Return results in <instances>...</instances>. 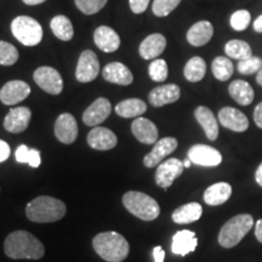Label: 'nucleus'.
Returning a JSON list of instances; mask_svg holds the SVG:
<instances>
[{
	"label": "nucleus",
	"mask_w": 262,
	"mask_h": 262,
	"mask_svg": "<svg viewBox=\"0 0 262 262\" xmlns=\"http://www.w3.org/2000/svg\"><path fill=\"white\" fill-rule=\"evenodd\" d=\"M181 96V90L176 84H165L156 88L149 93L148 101L153 107H163L173 103Z\"/></svg>",
	"instance_id": "19"
},
{
	"label": "nucleus",
	"mask_w": 262,
	"mask_h": 262,
	"mask_svg": "<svg viewBox=\"0 0 262 262\" xmlns=\"http://www.w3.org/2000/svg\"><path fill=\"white\" fill-rule=\"evenodd\" d=\"M237 67H238L239 73L244 75L254 74L262 68V58L251 56L247 58V60L239 61Z\"/></svg>",
	"instance_id": "40"
},
{
	"label": "nucleus",
	"mask_w": 262,
	"mask_h": 262,
	"mask_svg": "<svg viewBox=\"0 0 262 262\" xmlns=\"http://www.w3.org/2000/svg\"><path fill=\"white\" fill-rule=\"evenodd\" d=\"M118 139L116 134L107 127L95 126L88 134V143L91 148L97 150H110L117 146Z\"/></svg>",
	"instance_id": "17"
},
{
	"label": "nucleus",
	"mask_w": 262,
	"mask_h": 262,
	"mask_svg": "<svg viewBox=\"0 0 262 262\" xmlns=\"http://www.w3.org/2000/svg\"><path fill=\"white\" fill-rule=\"evenodd\" d=\"M250 12L247 10H238L232 14L231 19H229V24H231L232 28L237 32H243L249 27L250 25Z\"/></svg>",
	"instance_id": "38"
},
{
	"label": "nucleus",
	"mask_w": 262,
	"mask_h": 262,
	"mask_svg": "<svg viewBox=\"0 0 262 262\" xmlns=\"http://www.w3.org/2000/svg\"><path fill=\"white\" fill-rule=\"evenodd\" d=\"M206 73V63L202 57L194 56L189 58L187 63L185 66L183 74L185 78L191 83H198L203 78L205 77Z\"/></svg>",
	"instance_id": "31"
},
{
	"label": "nucleus",
	"mask_w": 262,
	"mask_h": 262,
	"mask_svg": "<svg viewBox=\"0 0 262 262\" xmlns=\"http://www.w3.org/2000/svg\"><path fill=\"white\" fill-rule=\"evenodd\" d=\"M254 226L253 216L241 214L232 217L222 226L219 233V243L226 249L233 248L242 242Z\"/></svg>",
	"instance_id": "5"
},
{
	"label": "nucleus",
	"mask_w": 262,
	"mask_h": 262,
	"mask_svg": "<svg viewBox=\"0 0 262 262\" xmlns=\"http://www.w3.org/2000/svg\"><path fill=\"white\" fill-rule=\"evenodd\" d=\"M22 2H24L26 5H31V6H34V5L42 4V3H44V2H47V0H22Z\"/></svg>",
	"instance_id": "48"
},
{
	"label": "nucleus",
	"mask_w": 262,
	"mask_h": 262,
	"mask_svg": "<svg viewBox=\"0 0 262 262\" xmlns=\"http://www.w3.org/2000/svg\"><path fill=\"white\" fill-rule=\"evenodd\" d=\"M66 204L54 196L41 195L33 199L26 208V215L29 220L38 224H48L61 220L66 215Z\"/></svg>",
	"instance_id": "3"
},
{
	"label": "nucleus",
	"mask_w": 262,
	"mask_h": 262,
	"mask_svg": "<svg viewBox=\"0 0 262 262\" xmlns=\"http://www.w3.org/2000/svg\"><path fill=\"white\" fill-rule=\"evenodd\" d=\"M130 9L134 14H142L149 5V0H129Z\"/></svg>",
	"instance_id": "41"
},
{
	"label": "nucleus",
	"mask_w": 262,
	"mask_h": 262,
	"mask_svg": "<svg viewBox=\"0 0 262 262\" xmlns=\"http://www.w3.org/2000/svg\"><path fill=\"white\" fill-rule=\"evenodd\" d=\"M234 66L232 63V61L228 57L219 56L212 61L211 70L212 74L217 80L220 81H227L229 78L232 77L234 71Z\"/></svg>",
	"instance_id": "33"
},
{
	"label": "nucleus",
	"mask_w": 262,
	"mask_h": 262,
	"mask_svg": "<svg viewBox=\"0 0 262 262\" xmlns=\"http://www.w3.org/2000/svg\"><path fill=\"white\" fill-rule=\"evenodd\" d=\"M50 27L55 37L63 41H70L74 35V28L71 19L63 15L55 16L51 19Z\"/></svg>",
	"instance_id": "30"
},
{
	"label": "nucleus",
	"mask_w": 262,
	"mask_h": 262,
	"mask_svg": "<svg viewBox=\"0 0 262 262\" xmlns=\"http://www.w3.org/2000/svg\"><path fill=\"white\" fill-rule=\"evenodd\" d=\"M15 158L18 163L28 164L32 168H39L41 163L40 152L38 149L28 148L26 145L18 146V148L15 152Z\"/></svg>",
	"instance_id": "34"
},
{
	"label": "nucleus",
	"mask_w": 262,
	"mask_h": 262,
	"mask_svg": "<svg viewBox=\"0 0 262 262\" xmlns=\"http://www.w3.org/2000/svg\"><path fill=\"white\" fill-rule=\"evenodd\" d=\"M111 112H112V104L110 100L100 97L86 108L83 114V122L88 126H97L110 117Z\"/></svg>",
	"instance_id": "13"
},
{
	"label": "nucleus",
	"mask_w": 262,
	"mask_h": 262,
	"mask_svg": "<svg viewBox=\"0 0 262 262\" xmlns=\"http://www.w3.org/2000/svg\"><path fill=\"white\" fill-rule=\"evenodd\" d=\"M147 111L146 103L140 98H127L116 106V113L123 118H136Z\"/></svg>",
	"instance_id": "29"
},
{
	"label": "nucleus",
	"mask_w": 262,
	"mask_h": 262,
	"mask_svg": "<svg viewBox=\"0 0 262 262\" xmlns=\"http://www.w3.org/2000/svg\"><path fill=\"white\" fill-rule=\"evenodd\" d=\"M103 79L110 81L112 84L122 85V86H127L133 84L134 75L131 71L126 67L125 64L120 62H112L108 63L102 71Z\"/></svg>",
	"instance_id": "20"
},
{
	"label": "nucleus",
	"mask_w": 262,
	"mask_h": 262,
	"mask_svg": "<svg viewBox=\"0 0 262 262\" xmlns=\"http://www.w3.org/2000/svg\"><path fill=\"white\" fill-rule=\"evenodd\" d=\"M77 8L85 15H95L107 4V0H74Z\"/></svg>",
	"instance_id": "39"
},
{
	"label": "nucleus",
	"mask_w": 262,
	"mask_h": 262,
	"mask_svg": "<svg viewBox=\"0 0 262 262\" xmlns=\"http://www.w3.org/2000/svg\"><path fill=\"white\" fill-rule=\"evenodd\" d=\"M255 180H256L257 185H260L262 187V163L258 165L256 172H255Z\"/></svg>",
	"instance_id": "47"
},
{
	"label": "nucleus",
	"mask_w": 262,
	"mask_h": 262,
	"mask_svg": "<svg viewBox=\"0 0 262 262\" xmlns=\"http://www.w3.org/2000/svg\"><path fill=\"white\" fill-rule=\"evenodd\" d=\"M94 41L96 47L103 52H114L120 47V38L113 28L101 26L94 33Z\"/></svg>",
	"instance_id": "21"
},
{
	"label": "nucleus",
	"mask_w": 262,
	"mask_h": 262,
	"mask_svg": "<svg viewBox=\"0 0 262 262\" xmlns=\"http://www.w3.org/2000/svg\"><path fill=\"white\" fill-rule=\"evenodd\" d=\"M232 187L227 182H217L206 188L204 192V202L208 205H221L231 198Z\"/></svg>",
	"instance_id": "27"
},
{
	"label": "nucleus",
	"mask_w": 262,
	"mask_h": 262,
	"mask_svg": "<svg viewBox=\"0 0 262 262\" xmlns=\"http://www.w3.org/2000/svg\"><path fill=\"white\" fill-rule=\"evenodd\" d=\"M14 37L25 47H35L42 39V28L37 19L29 16H18L11 22Z\"/></svg>",
	"instance_id": "6"
},
{
	"label": "nucleus",
	"mask_w": 262,
	"mask_h": 262,
	"mask_svg": "<svg viewBox=\"0 0 262 262\" xmlns=\"http://www.w3.org/2000/svg\"><path fill=\"white\" fill-rule=\"evenodd\" d=\"M187 158L193 164L201 166H217L222 162V156L214 147L206 145H194L188 149Z\"/></svg>",
	"instance_id": "10"
},
{
	"label": "nucleus",
	"mask_w": 262,
	"mask_h": 262,
	"mask_svg": "<svg viewBox=\"0 0 262 262\" xmlns=\"http://www.w3.org/2000/svg\"><path fill=\"white\" fill-rule=\"evenodd\" d=\"M183 163L178 158H170L160 163L156 171V182L159 187L168 189L173 181L182 175Z\"/></svg>",
	"instance_id": "9"
},
{
	"label": "nucleus",
	"mask_w": 262,
	"mask_h": 262,
	"mask_svg": "<svg viewBox=\"0 0 262 262\" xmlns=\"http://www.w3.org/2000/svg\"><path fill=\"white\" fill-rule=\"evenodd\" d=\"M148 73L150 79L153 81H157V83H163V81L166 80L169 74L168 70V63L165 61L162 60V58H156L150 62L148 67Z\"/></svg>",
	"instance_id": "35"
},
{
	"label": "nucleus",
	"mask_w": 262,
	"mask_h": 262,
	"mask_svg": "<svg viewBox=\"0 0 262 262\" xmlns=\"http://www.w3.org/2000/svg\"><path fill=\"white\" fill-rule=\"evenodd\" d=\"M166 48V39L163 34L155 33L147 37L140 44L139 54L143 60H156Z\"/></svg>",
	"instance_id": "22"
},
{
	"label": "nucleus",
	"mask_w": 262,
	"mask_h": 262,
	"mask_svg": "<svg viewBox=\"0 0 262 262\" xmlns=\"http://www.w3.org/2000/svg\"><path fill=\"white\" fill-rule=\"evenodd\" d=\"M100 73V61L97 55L91 50H85L78 60L75 78L80 83H90L95 80Z\"/></svg>",
	"instance_id": "8"
},
{
	"label": "nucleus",
	"mask_w": 262,
	"mask_h": 262,
	"mask_svg": "<svg viewBox=\"0 0 262 262\" xmlns=\"http://www.w3.org/2000/svg\"><path fill=\"white\" fill-rule=\"evenodd\" d=\"M181 0H155L152 5L153 14L158 17H165L178 8Z\"/></svg>",
	"instance_id": "37"
},
{
	"label": "nucleus",
	"mask_w": 262,
	"mask_h": 262,
	"mask_svg": "<svg viewBox=\"0 0 262 262\" xmlns=\"http://www.w3.org/2000/svg\"><path fill=\"white\" fill-rule=\"evenodd\" d=\"M256 81H257V84L258 85H261L262 86V68L260 71L257 72V75H256Z\"/></svg>",
	"instance_id": "49"
},
{
	"label": "nucleus",
	"mask_w": 262,
	"mask_h": 262,
	"mask_svg": "<svg viewBox=\"0 0 262 262\" xmlns=\"http://www.w3.org/2000/svg\"><path fill=\"white\" fill-rule=\"evenodd\" d=\"M228 93L235 102L242 106H249L254 101V89L251 85L245 80H234L229 84Z\"/></svg>",
	"instance_id": "28"
},
{
	"label": "nucleus",
	"mask_w": 262,
	"mask_h": 262,
	"mask_svg": "<svg viewBox=\"0 0 262 262\" xmlns=\"http://www.w3.org/2000/svg\"><path fill=\"white\" fill-rule=\"evenodd\" d=\"M203 208L199 203H188L172 212V221L179 225H187L198 221L202 217Z\"/></svg>",
	"instance_id": "26"
},
{
	"label": "nucleus",
	"mask_w": 262,
	"mask_h": 262,
	"mask_svg": "<svg viewBox=\"0 0 262 262\" xmlns=\"http://www.w3.org/2000/svg\"><path fill=\"white\" fill-rule=\"evenodd\" d=\"M255 235H256L257 241L262 243V220H258L255 225Z\"/></svg>",
	"instance_id": "45"
},
{
	"label": "nucleus",
	"mask_w": 262,
	"mask_h": 262,
	"mask_svg": "<svg viewBox=\"0 0 262 262\" xmlns=\"http://www.w3.org/2000/svg\"><path fill=\"white\" fill-rule=\"evenodd\" d=\"M254 120L255 124H256L260 129H262V102H260L256 107H255Z\"/></svg>",
	"instance_id": "43"
},
{
	"label": "nucleus",
	"mask_w": 262,
	"mask_h": 262,
	"mask_svg": "<svg viewBox=\"0 0 262 262\" xmlns=\"http://www.w3.org/2000/svg\"><path fill=\"white\" fill-rule=\"evenodd\" d=\"M219 122L221 125L235 133H243L249 127V120L244 113L233 107H224L219 112Z\"/></svg>",
	"instance_id": "16"
},
{
	"label": "nucleus",
	"mask_w": 262,
	"mask_h": 262,
	"mask_svg": "<svg viewBox=\"0 0 262 262\" xmlns=\"http://www.w3.org/2000/svg\"><path fill=\"white\" fill-rule=\"evenodd\" d=\"M196 245H198V239H196L194 232L183 229V231H179L172 237L171 250L175 255L186 256L187 254L195 250Z\"/></svg>",
	"instance_id": "23"
},
{
	"label": "nucleus",
	"mask_w": 262,
	"mask_h": 262,
	"mask_svg": "<svg viewBox=\"0 0 262 262\" xmlns=\"http://www.w3.org/2000/svg\"><path fill=\"white\" fill-rule=\"evenodd\" d=\"M18 60V51L8 41L0 40V64L12 66Z\"/></svg>",
	"instance_id": "36"
},
{
	"label": "nucleus",
	"mask_w": 262,
	"mask_h": 262,
	"mask_svg": "<svg viewBox=\"0 0 262 262\" xmlns=\"http://www.w3.org/2000/svg\"><path fill=\"white\" fill-rule=\"evenodd\" d=\"M194 117L199 125L203 127L206 137L210 141H215L219 136V124L217 119L212 113V111L209 110L205 106L196 107L194 111Z\"/></svg>",
	"instance_id": "24"
},
{
	"label": "nucleus",
	"mask_w": 262,
	"mask_h": 262,
	"mask_svg": "<svg viewBox=\"0 0 262 262\" xmlns=\"http://www.w3.org/2000/svg\"><path fill=\"white\" fill-rule=\"evenodd\" d=\"M131 131L140 142L145 145H155L158 141V129L156 124L146 118H136L131 124Z\"/></svg>",
	"instance_id": "18"
},
{
	"label": "nucleus",
	"mask_w": 262,
	"mask_h": 262,
	"mask_svg": "<svg viewBox=\"0 0 262 262\" xmlns=\"http://www.w3.org/2000/svg\"><path fill=\"white\" fill-rule=\"evenodd\" d=\"M225 52L228 57L238 61L247 60V58L253 56V50H251L250 45L247 41L237 40V39L229 40L225 45Z\"/></svg>",
	"instance_id": "32"
},
{
	"label": "nucleus",
	"mask_w": 262,
	"mask_h": 262,
	"mask_svg": "<svg viewBox=\"0 0 262 262\" xmlns=\"http://www.w3.org/2000/svg\"><path fill=\"white\" fill-rule=\"evenodd\" d=\"M214 27L209 21H199L192 26L187 32V41L192 47H203L211 40Z\"/></svg>",
	"instance_id": "25"
},
{
	"label": "nucleus",
	"mask_w": 262,
	"mask_h": 262,
	"mask_svg": "<svg viewBox=\"0 0 262 262\" xmlns=\"http://www.w3.org/2000/svg\"><path fill=\"white\" fill-rule=\"evenodd\" d=\"M32 111L28 107L11 108L4 119V127L11 134L24 133L29 125Z\"/></svg>",
	"instance_id": "15"
},
{
	"label": "nucleus",
	"mask_w": 262,
	"mask_h": 262,
	"mask_svg": "<svg viewBox=\"0 0 262 262\" xmlns=\"http://www.w3.org/2000/svg\"><path fill=\"white\" fill-rule=\"evenodd\" d=\"M191 164H192V162L187 158L185 162H183V166H185V168H189V166H191Z\"/></svg>",
	"instance_id": "50"
},
{
	"label": "nucleus",
	"mask_w": 262,
	"mask_h": 262,
	"mask_svg": "<svg viewBox=\"0 0 262 262\" xmlns=\"http://www.w3.org/2000/svg\"><path fill=\"white\" fill-rule=\"evenodd\" d=\"M10 153H11L10 146L5 142V141L0 140V163L8 160L9 157H10Z\"/></svg>",
	"instance_id": "42"
},
{
	"label": "nucleus",
	"mask_w": 262,
	"mask_h": 262,
	"mask_svg": "<svg viewBox=\"0 0 262 262\" xmlns=\"http://www.w3.org/2000/svg\"><path fill=\"white\" fill-rule=\"evenodd\" d=\"M33 78L38 86L45 93L58 95L63 90V80H62L61 74L55 68L49 67V66H42L35 70Z\"/></svg>",
	"instance_id": "7"
},
{
	"label": "nucleus",
	"mask_w": 262,
	"mask_h": 262,
	"mask_svg": "<svg viewBox=\"0 0 262 262\" xmlns=\"http://www.w3.org/2000/svg\"><path fill=\"white\" fill-rule=\"evenodd\" d=\"M4 251L6 256L15 260H39L45 254L41 242L27 231H15L10 233L5 239Z\"/></svg>",
	"instance_id": "1"
},
{
	"label": "nucleus",
	"mask_w": 262,
	"mask_h": 262,
	"mask_svg": "<svg viewBox=\"0 0 262 262\" xmlns=\"http://www.w3.org/2000/svg\"><path fill=\"white\" fill-rule=\"evenodd\" d=\"M55 136L64 145H72L78 137V124L71 113H62L55 123Z\"/></svg>",
	"instance_id": "14"
},
{
	"label": "nucleus",
	"mask_w": 262,
	"mask_h": 262,
	"mask_svg": "<svg viewBox=\"0 0 262 262\" xmlns=\"http://www.w3.org/2000/svg\"><path fill=\"white\" fill-rule=\"evenodd\" d=\"M123 204L129 212L143 221H153L160 214L156 199L142 192L130 191L123 195Z\"/></svg>",
	"instance_id": "4"
},
{
	"label": "nucleus",
	"mask_w": 262,
	"mask_h": 262,
	"mask_svg": "<svg viewBox=\"0 0 262 262\" xmlns=\"http://www.w3.org/2000/svg\"><path fill=\"white\" fill-rule=\"evenodd\" d=\"M93 247L98 256L107 262H122L129 255V243L117 232H102L93 241Z\"/></svg>",
	"instance_id": "2"
},
{
	"label": "nucleus",
	"mask_w": 262,
	"mask_h": 262,
	"mask_svg": "<svg viewBox=\"0 0 262 262\" xmlns=\"http://www.w3.org/2000/svg\"><path fill=\"white\" fill-rule=\"evenodd\" d=\"M178 140L173 137H164V139L157 141L155 147L150 152L143 158V164L147 168H155L163 162L169 155L178 148Z\"/></svg>",
	"instance_id": "12"
},
{
	"label": "nucleus",
	"mask_w": 262,
	"mask_h": 262,
	"mask_svg": "<svg viewBox=\"0 0 262 262\" xmlns=\"http://www.w3.org/2000/svg\"><path fill=\"white\" fill-rule=\"evenodd\" d=\"M31 94V86L22 80L8 81L0 90V101L6 106H14L26 100Z\"/></svg>",
	"instance_id": "11"
},
{
	"label": "nucleus",
	"mask_w": 262,
	"mask_h": 262,
	"mask_svg": "<svg viewBox=\"0 0 262 262\" xmlns=\"http://www.w3.org/2000/svg\"><path fill=\"white\" fill-rule=\"evenodd\" d=\"M153 258H155V262H164V258H165V251L162 247H156L152 251Z\"/></svg>",
	"instance_id": "44"
},
{
	"label": "nucleus",
	"mask_w": 262,
	"mask_h": 262,
	"mask_svg": "<svg viewBox=\"0 0 262 262\" xmlns=\"http://www.w3.org/2000/svg\"><path fill=\"white\" fill-rule=\"evenodd\" d=\"M254 29H255V32H257V33H262V15L261 16H258V17L255 19L254 21Z\"/></svg>",
	"instance_id": "46"
}]
</instances>
